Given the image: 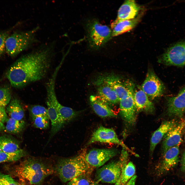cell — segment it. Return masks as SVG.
<instances>
[{
	"instance_id": "obj_1",
	"label": "cell",
	"mask_w": 185,
	"mask_h": 185,
	"mask_svg": "<svg viewBox=\"0 0 185 185\" xmlns=\"http://www.w3.org/2000/svg\"><path fill=\"white\" fill-rule=\"evenodd\" d=\"M54 53L51 45H45L19 58L6 73L12 86L22 88L44 78L49 71Z\"/></svg>"
},
{
	"instance_id": "obj_2",
	"label": "cell",
	"mask_w": 185,
	"mask_h": 185,
	"mask_svg": "<svg viewBox=\"0 0 185 185\" xmlns=\"http://www.w3.org/2000/svg\"><path fill=\"white\" fill-rule=\"evenodd\" d=\"M15 171L19 177L32 184L39 185L53 172L54 169L49 163L41 159L29 157L17 166Z\"/></svg>"
},
{
	"instance_id": "obj_3",
	"label": "cell",
	"mask_w": 185,
	"mask_h": 185,
	"mask_svg": "<svg viewBox=\"0 0 185 185\" xmlns=\"http://www.w3.org/2000/svg\"><path fill=\"white\" fill-rule=\"evenodd\" d=\"M86 149L77 155L71 158H62L58 162L55 169L61 180L66 182L88 171L93 170L85 159Z\"/></svg>"
},
{
	"instance_id": "obj_4",
	"label": "cell",
	"mask_w": 185,
	"mask_h": 185,
	"mask_svg": "<svg viewBox=\"0 0 185 185\" xmlns=\"http://www.w3.org/2000/svg\"><path fill=\"white\" fill-rule=\"evenodd\" d=\"M39 29L37 26L31 30L16 31L7 38L5 44V51L9 55L15 57L31 47L38 42L36 34Z\"/></svg>"
},
{
	"instance_id": "obj_5",
	"label": "cell",
	"mask_w": 185,
	"mask_h": 185,
	"mask_svg": "<svg viewBox=\"0 0 185 185\" xmlns=\"http://www.w3.org/2000/svg\"><path fill=\"white\" fill-rule=\"evenodd\" d=\"M127 151L123 148L119 160L110 162L97 169L95 181L115 184L121 174L124 161L128 159Z\"/></svg>"
},
{
	"instance_id": "obj_6",
	"label": "cell",
	"mask_w": 185,
	"mask_h": 185,
	"mask_svg": "<svg viewBox=\"0 0 185 185\" xmlns=\"http://www.w3.org/2000/svg\"><path fill=\"white\" fill-rule=\"evenodd\" d=\"M87 28L89 45L94 49H98L103 46L112 35V31L108 26L96 20L89 22Z\"/></svg>"
},
{
	"instance_id": "obj_7",
	"label": "cell",
	"mask_w": 185,
	"mask_h": 185,
	"mask_svg": "<svg viewBox=\"0 0 185 185\" xmlns=\"http://www.w3.org/2000/svg\"><path fill=\"white\" fill-rule=\"evenodd\" d=\"M158 62L167 66H185V42L169 47L159 58Z\"/></svg>"
},
{
	"instance_id": "obj_8",
	"label": "cell",
	"mask_w": 185,
	"mask_h": 185,
	"mask_svg": "<svg viewBox=\"0 0 185 185\" xmlns=\"http://www.w3.org/2000/svg\"><path fill=\"white\" fill-rule=\"evenodd\" d=\"M141 87L150 99L151 100L162 95L165 89L162 81L151 69L148 70Z\"/></svg>"
},
{
	"instance_id": "obj_9",
	"label": "cell",
	"mask_w": 185,
	"mask_h": 185,
	"mask_svg": "<svg viewBox=\"0 0 185 185\" xmlns=\"http://www.w3.org/2000/svg\"><path fill=\"white\" fill-rule=\"evenodd\" d=\"M96 142L113 143L119 145L123 148L132 153L133 152L118 137L114 130L111 128L100 126L93 133L87 143L89 145Z\"/></svg>"
},
{
	"instance_id": "obj_10",
	"label": "cell",
	"mask_w": 185,
	"mask_h": 185,
	"mask_svg": "<svg viewBox=\"0 0 185 185\" xmlns=\"http://www.w3.org/2000/svg\"><path fill=\"white\" fill-rule=\"evenodd\" d=\"M180 145L168 149L162 156V159L156 164L155 170L157 176L162 175L178 164L179 161Z\"/></svg>"
},
{
	"instance_id": "obj_11",
	"label": "cell",
	"mask_w": 185,
	"mask_h": 185,
	"mask_svg": "<svg viewBox=\"0 0 185 185\" xmlns=\"http://www.w3.org/2000/svg\"><path fill=\"white\" fill-rule=\"evenodd\" d=\"M118 153L117 150L115 149H94L86 152L85 158L91 167L98 168L116 156Z\"/></svg>"
},
{
	"instance_id": "obj_12",
	"label": "cell",
	"mask_w": 185,
	"mask_h": 185,
	"mask_svg": "<svg viewBox=\"0 0 185 185\" xmlns=\"http://www.w3.org/2000/svg\"><path fill=\"white\" fill-rule=\"evenodd\" d=\"M46 89L47 99L50 101L56 110L64 125L78 115V112L60 103L56 96L54 86H50Z\"/></svg>"
},
{
	"instance_id": "obj_13",
	"label": "cell",
	"mask_w": 185,
	"mask_h": 185,
	"mask_svg": "<svg viewBox=\"0 0 185 185\" xmlns=\"http://www.w3.org/2000/svg\"><path fill=\"white\" fill-rule=\"evenodd\" d=\"M95 83L97 87L98 96L108 104H114L119 102L112 84L109 75L103 76L98 78Z\"/></svg>"
},
{
	"instance_id": "obj_14",
	"label": "cell",
	"mask_w": 185,
	"mask_h": 185,
	"mask_svg": "<svg viewBox=\"0 0 185 185\" xmlns=\"http://www.w3.org/2000/svg\"><path fill=\"white\" fill-rule=\"evenodd\" d=\"M185 129V120H183L178 123L165 136L162 147V156L169 149L180 145L182 141V135Z\"/></svg>"
},
{
	"instance_id": "obj_15",
	"label": "cell",
	"mask_w": 185,
	"mask_h": 185,
	"mask_svg": "<svg viewBox=\"0 0 185 185\" xmlns=\"http://www.w3.org/2000/svg\"><path fill=\"white\" fill-rule=\"evenodd\" d=\"M134 90L119 101V112L125 121L129 124L134 125L136 120V111L133 97Z\"/></svg>"
},
{
	"instance_id": "obj_16",
	"label": "cell",
	"mask_w": 185,
	"mask_h": 185,
	"mask_svg": "<svg viewBox=\"0 0 185 185\" xmlns=\"http://www.w3.org/2000/svg\"><path fill=\"white\" fill-rule=\"evenodd\" d=\"M167 112L171 116L181 117L185 110V87L176 96L166 99Z\"/></svg>"
},
{
	"instance_id": "obj_17",
	"label": "cell",
	"mask_w": 185,
	"mask_h": 185,
	"mask_svg": "<svg viewBox=\"0 0 185 185\" xmlns=\"http://www.w3.org/2000/svg\"><path fill=\"white\" fill-rule=\"evenodd\" d=\"M141 9V7L135 1H125L119 7L117 17L115 21H119L134 19L138 15Z\"/></svg>"
},
{
	"instance_id": "obj_18",
	"label": "cell",
	"mask_w": 185,
	"mask_h": 185,
	"mask_svg": "<svg viewBox=\"0 0 185 185\" xmlns=\"http://www.w3.org/2000/svg\"><path fill=\"white\" fill-rule=\"evenodd\" d=\"M178 123L177 121L174 119L164 121L154 132L150 140V150L151 154H152L158 144Z\"/></svg>"
},
{
	"instance_id": "obj_19",
	"label": "cell",
	"mask_w": 185,
	"mask_h": 185,
	"mask_svg": "<svg viewBox=\"0 0 185 185\" xmlns=\"http://www.w3.org/2000/svg\"><path fill=\"white\" fill-rule=\"evenodd\" d=\"M133 97L136 110L143 111L149 113H152L155 110L153 103L142 89L141 87L135 89Z\"/></svg>"
},
{
	"instance_id": "obj_20",
	"label": "cell",
	"mask_w": 185,
	"mask_h": 185,
	"mask_svg": "<svg viewBox=\"0 0 185 185\" xmlns=\"http://www.w3.org/2000/svg\"><path fill=\"white\" fill-rule=\"evenodd\" d=\"M89 99L93 109L99 116L102 118L117 117L114 111L99 96L91 95Z\"/></svg>"
},
{
	"instance_id": "obj_21",
	"label": "cell",
	"mask_w": 185,
	"mask_h": 185,
	"mask_svg": "<svg viewBox=\"0 0 185 185\" xmlns=\"http://www.w3.org/2000/svg\"><path fill=\"white\" fill-rule=\"evenodd\" d=\"M142 15V13L131 20L114 21L111 24L112 36H117L133 29L140 22Z\"/></svg>"
},
{
	"instance_id": "obj_22",
	"label": "cell",
	"mask_w": 185,
	"mask_h": 185,
	"mask_svg": "<svg viewBox=\"0 0 185 185\" xmlns=\"http://www.w3.org/2000/svg\"><path fill=\"white\" fill-rule=\"evenodd\" d=\"M48 115L51 123V128L49 140L64 125L56 110L52 103L47 100Z\"/></svg>"
},
{
	"instance_id": "obj_23",
	"label": "cell",
	"mask_w": 185,
	"mask_h": 185,
	"mask_svg": "<svg viewBox=\"0 0 185 185\" xmlns=\"http://www.w3.org/2000/svg\"><path fill=\"white\" fill-rule=\"evenodd\" d=\"M128 159L124 162L120 175L114 185H125L133 176L135 172V168L131 161L128 162Z\"/></svg>"
},
{
	"instance_id": "obj_24",
	"label": "cell",
	"mask_w": 185,
	"mask_h": 185,
	"mask_svg": "<svg viewBox=\"0 0 185 185\" xmlns=\"http://www.w3.org/2000/svg\"><path fill=\"white\" fill-rule=\"evenodd\" d=\"M0 148L2 151L11 153L16 152L22 149L16 140L7 135L0 136Z\"/></svg>"
},
{
	"instance_id": "obj_25",
	"label": "cell",
	"mask_w": 185,
	"mask_h": 185,
	"mask_svg": "<svg viewBox=\"0 0 185 185\" xmlns=\"http://www.w3.org/2000/svg\"><path fill=\"white\" fill-rule=\"evenodd\" d=\"M6 110L10 118L21 121L24 116V113L19 100L16 98L12 100L6 108Z\"/></svg>"
},
{
	"instance_id": "obj_26",
	"label": "cell",
	"mask_w": 185,
	"mask_h": 185,
	"mask_svg": "<svg viewBox=\"0 0 185 185\" xmlns=\"http://www.w3.org/2000/svg\"><path fill=\"white\" fill-rule=\"evenodd\" d=\"M5 130L8 133L17 134L20 133L24 128L26 125L23 120L18 121L11 118H8Z\"/></svg>"
},
{
	"instance_id": "obj_27",
	"label": "cell",
	"mask_w": 185,
	"mask_h": 185,
	"mask_svg": "<svg viewBox=\"0 0 185 185\" xmlns=\"http://www.w3.org/2000/svg\"><path fill=\"white\" fill-rule=\"evenodd\" d=\"M27 154L24 150L15 153H7L1 151L0 152V163L6 162H12L18 160Z\"/></svg>"
},
{
	"instance_id": "obj_28",
	"label": "cell",
	"mask_w": 185,
	"mask_h": 185,
	"mask_svg": "<svg viewBox=\"0 0 185 185\" xmlns=\"http://www.w3.org/2000/svg\"><path fill=\"white\" fill-rule=\"evenodd\" d=\"M92 170L79 175L71 180L67 185H90L93 182L91 177Z\"/></svg>"
},
{
	"instance_id": "obj_29",
	"label": "cell",
	"mask_w": 185,
	"mask_h": 185,
	"mask_svg": "<svg viewBox=\"0 0 185 185\" xmlns=\"http://www.w3.org/2000/svg\"><path fill=\"white\" fill-rule=\"evenodd\" d=\"M29 110L32 118L41 116L49 117L47 108L41 106L31 105L29 107Z\"/></svg>"
},
{
	"instance_id": "obj_30",
	"label": "cell",
	"mask_w": 185,
	"mask_h": 185,
	"mask_svg": "<svg viewBox=\"0 0 185 185\" xmlns=\"http://www.w3.org/2000/svg\"><path fill=\"white\" fill-rule=\"evenodd\" d=\"M32 119L33 126L36 128L45 129L49 127L50 120L48 116H41Z\"/></svg>"
},
{
	"instance_id": "obj_31",
	"label": "cell",
	"mask_w": 185,
	"mask_h": 185,
	"mask_svg": "<svg viewBox=\"0 0 185 185\" xmlns=\"http://www.w3.org/2000/svg\"><path fill=\"white\" fill-rule=\"evenodd\" d=\"M11 98V91L9 88H0V106L5 107L10 102Z\"/></svg>"
},
{
	"instance_id": "obj_32",
	"label": "cell",
	"mask_w": 185,
	"mask_h": 185,
	"mask_svg": "<svg viewBox=\"0 0 185 185\" xmlns=\"http://www.w3.org/2000/svg\"><path fill=\"white\" fill-rule=\"evenodd\" d=\"M0 185H23L10 175L0 173Z\"/></svg>"
},
{
	"instance_id": "obj_33",
	"label": "cell",
	"mask_w": 185,
	"mask_h": 185,
	"mask_svg": "<svg viewBox=\"0 0 185 185\" xmlns=\"http://www.w3.org/2000/svg\"><path fill=\"white\" fill-rule=\"evenodd\" d=\"M11 30L0 32V57L5 51V44L6 39L10 35Z\"/></svg>"
},
{
	"instance_id": "obj_34",
	"label": "cell",
	"mask_w": 185,
	"mask_h": 185,
	"mask_svg": "<svg viewBox=\"0 0 185 185\" xmlns=\"http://www.w3.org/2000/svg\"><path fill=\"white\" fill-rule=\"evenodd\" d=\"M8 118L5 107L0 106V122L3 123Z\"/></svg>"
},
{
	"instance_id": "obj_35",
	"label": "cell",
	"mask_w": 185,
	"mask_h": 185,
	"mask_svg": "<svg viewBox=\"0 0 185 185\" xmlns=\"http://www.w3.org/2000/svg\"><path fill=\"white\" fill-rule=\"evenodd\" d=\"M181 170L183 172H185V151L183 153L181 161Z\"/></svg>"
},
{
	"instance_id": "obj_36",
	"label": "cell",
	"mask_w": 185,
	"mask_h": 185,
	"mask_svg": "<svg viewBox=\"0 0 185 185\" xmlns=\"http://www.w3.org/2000/svg\"><path fill=\"white\" fill-rule=\"evenodd\" d=\"M136 178V175H134L128 181L125 185H135Z\"/></svg>"
},
{
	"instance_id": "obj_37",
	"label": "cell",
	"mask_w": 185,
	"mask_h": 185,
	"mask_svg": "<svg viewBox=\"0 0 185 185\" xmlns=\"http://www.w3.org/2000/svg\"><path fill=\"white\" fill-rule=\"evenodd\" d=\"M5 126L3 123L0 122V132L5 130Z\"/></svg>"
},
{
	"instance_id": "obj_38",
	"label": "cell",
	"mask_w": 185,
	"mask_h": 185,
	"mask_svg": "<svg viewBox=\"0 0 185 185\" xmlns=\"http://www.w3.org/2000/svg\"><path fill=\"white\" fill-rule=\"evenodd\" d=\"M90 185H101L98 182L96 181H93Z\"/></svg>"
},
{
	"instance_id": "obj_39",
	"label": "cell",
	"mask_w": 185,
	"mask_h": 185,
	"mask_svg": "<svg viewBox=\"0 0 185 185\" xmlns=\"http://www.w3.org/2000/svg\"><path fill=\"white\" fill-rule=\"evenodd\" d=\"M1 151H2L1 150V149L0 148V152H1Z\"/></svg>"
},
{
	"instance_id": "obj_40",
	"label": "cell",
	"mask_w": 185,
	"mask_h": 185,
	"mask_svg": "<svg viewBox=\"0 0 185 185\" xmlns=\"http://www.w3.org/2000/svg\"><path fill=\"white\" fill-rule=\"evenodd\" d=\"M184 113H185V111H184Z\"/></svg>"
}]
</instances>
